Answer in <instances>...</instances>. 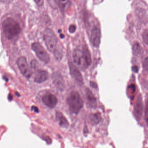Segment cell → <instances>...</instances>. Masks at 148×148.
Wrapping results in <instances>:
<instances>
[{
  "mask_svg": "<svg viewBox=\"0 0 148 148\" xmlns=\"http://www.w3.org/2000/svg\"><path fill=\"white\" fill-rule=\"evenodd\" d=\"M2 26L3 33L9 40L14 39L21 33L20 24L11 17L6 18L3 22Z\"/></svg>",
  "mask_w": 148,
  "mask_h": 148,
  "instance_id": "obj_1",
  "label": "cell"
},
{
  "mask_svg": "<svg viewBox=\"0 0 148 148\" xmlns=\"http://www.w3.org/2000/svg\"><path fill=\"white\" fill-rule=\"evenodd\" d=\"M69 110L73 114H77L83 107L84 102L78 92L73 91L70 93L67 98Z\"/></svg>",
  "mask_w": 148,
  "mask_h": 148,
  "instance_id": "obj_2",
  "label": "cell"
},
{
  "mask_svg": "<svg viewBox=\"0 0 148 148\" xmlns=\"http://www.w3.org/2000/svg\"><path fill=\"white\" fill-rule=\"evenodd\" d=\"M43 40L48 50L51 52H54L57 46V37L54 31L50 28H46L43 32Z\"/></svg>",
  "mask_w": 148,
  "mask_h": 148,
  "instance_id": "obj_3",
  "label": "cell"
},
{
  "mask_svg": "<svg viewBox=\"0 0 148 148\" xmlns=\"http://www.w3.org/2000/svg\"><path fill=\"white\" fill-rule=\"evenodd\" d=\"M31 48L36 54L37 57L42 61L46 63L49 62L50 61L49 55L41 44L38 42L34 43H32Z\"/></svg>",
  "mask_w": 148,
  "mask_h": 148,
  "instance_id": "obj_4",
  "label": "cell"
},
{
  "mask_svg": "<svg viewBox=\"0 0 148 148\" xmlns=\"http://www.w3.org/2000/svg\"><path fill=\"white\" fill-rule=\"evenodd\" d=\"M17 67L22 74L26 78H29L32 75L31 67L28 63L27 59L24 56H21L16 61Z\"/></svg>",
  "mask_w": 148,
  "mask_h": 148,
  "instance_id": "obj_5",
  "label": "cell"
},
{
  "mask_svg": "<svg viewBox=\"0 0 148 148\" xmlns=\"http://www.w3.org/2000/svg\"><path fill=\"white\" fill-rule=\"evenodd\" d=\"M52 78L53 83L56 88L60 91H63L65 89V81L61 74L59 72H55Z\"/></svg>",
  "mask_w": 148,
  "mask_h": 148,
  "instance_id": "obj_6",
  "label": "cell"
},
{
  "mask_svg": "<svg viewBox=\"0 0 148 148\" xmlns=\"http://www.w3.org/2000/svg\"><path fill=\"white\" fill-rule=\"evenodd\" d=\"M70 74L73 78L79 84L83 83L82 76L77 67L73 63H69Z\"/></svg>",
  "mask_w": 148,
  "mask_h": 148,
  "instance_id": "obj_7",
  "label": "cell"
},
{
  "mask_svg": "<svg viewBox=\"0 0 148 148\" xmlns=\"http://www.w3.org/2000/svg\"><path fill=\"white\" fill-rule=\"evenodd\" d=\"M90 40L94 47L97 48L99 47L101 43V33L99 28L95 27L92 29L90 36Z\"/></svg>",
  "mask_w": 148,
  "mask_h": 148,
  "instance_id": "obj_8",
  "label": "cell"
},
{
  "mask_svg": "<svg viewBox=\"0 0 148 148\" xmlns=\"http://www.w3.org/2000/svg\"><path fill=\"white\" fill-rule=\"evenodd\" d=\"M43 103L50 109H53L57 105L58 100L55 96L52 94L45 95L42 98Z\"/></svg>",
  "mask_w": 148,
  "mask_h": 148,
  "instance_id": "obj_9",
  "label": "cell"
},
{
  "mask_svg": "<svg viewBox=\"0 0 148 148\" xmlns=\"http://www.w3.org/2000/svg\"><path fill=\"white\" fill-rule=\"evenodd\" d=\"M73 57L76 64L79 67L82 66V68H87L84 60L82 51L79 49L75 50L73 52Z\"/></svg>",
  "mask_w": 148,
  "mask_h": 148,
  "instance_id": "obj_10",
  "label": "cell"
},
{
  "mask_svg": "<svg viewBox=\"0 0 148 148\" xmlns=\"http://www.w3.org/2000/svg\"><path fill=\"white\" fill-rule=\"evenodd\" d=\"M48 77V73L47 71L39 70L37 71L36 76L35 77V82L38 83L44 82L47 80Z\"/></svg>",
  "mask_w": 148,
  "mask_h": 148,
  "instance_id": "obj_11",
  "label": "cell"
},
{
  "mask_svg": "<svg viewBox=\"0 0 148 148\" xmlns=\"http://www.w3.org/2000/svg\"><path fill=\"white\" fill-rule=\"evenodd\" d=\"M85 96L89 106L92 108L96 107V98L94 96L92 91L89 89L87 88L85 90Z\"/></svg>",
  "mask_w": 148,
  "mask_h": 148,
  "instance_id": "obj_12",
  "label": "cell"
},
{
  "mask_svg": "<svg viewBox=\"0 0 148 148\" xmlns=\"http://www.w3.org/2000/svg\"><path fill=\"white\" fill-rule=\"evenodd\" d=\"M143 110V103L142 97L140 95L138 97L136 103L135 105L134 112L138 118H140L142 115Z\"/></svg>",
  "mask_w": 148,
  "mask_h": 148,
  "instance_id": "obj_13",
  "label": "cell"
},
{
  "mask_svg": "<svg viewBox=\"0 0 148 148\" xmlns=\"http://www.w3.org/2000/svg\"><path fill=\"white\" fill-rule=\"evenodd\" d=\"M82 53L84 63L87 67L91 64V58L88 48L86 45L84 46L83 48Z\"/></svg>",
  "mask_w": 148,
  "mask_h": 148,
  "instance_id": "obj_14",
  "label": "cell"
},
{
  "mask_svg": "<svg viewBox=\"0 0 148 148\" xmlns=\"http://www.w3.org/2000/svg\"><path fill=\"white\" fill-rule=\"evenodd\" d=\"M56 117L59 122V125L63 128H67L69 126V123L66 117L60 112H56Z\"/></svg>",
  "mask_w": 148,
  "mask_h": 148,
  "instance_id": "obj_15",
  "label": "cell"
},
{
  "mask_svg": "<svg viewBox=\"0 0 148 148\" xmlns=\"http://www.w3.org/2000/svg\"><path fill=\"white\" fill-rule=\"evenodd\" d=\"M61 11L64 13L69 5V0H55Z\"/></svg>",
  "mask_w": 148,
  "mask_h": 148,
  "instance_id": "obj_16",
  "label": "cell"
},
{
  "mask_svg": "<svg viewBox=\"0 0 148 148\" xmlns=\"http://www.w3.org/2000/svg\"><path fill=\"white\" fill-rule=\"evenodd\" d=\"M90 118L92 123L95 125L99 124L102 120L101 115L99 112L91 114L90 116Z\"/></svg>",
  "mask_w": 148,
  "mask_h": 148,
  "instance_id": "obj_17",
  "label": "cell"
},
{
  "mask_svg": "<svg viewBox=\"0 0 148 148\" xmlns=\"http://www.w3.org/2000/svg\"><path fill=\"white\" fill-rule=\"evenodd\" d=\"M133 52L135 55L141 54L142 53V48L138 43H135L133 47Z\"/></svg>",
  "mask_w": 148,
  "mask_h": 148,
  "instance_id": "obj_18",
  "label": "cell"
},
{
  "mask_svg": "<svg viewBox=\"0 0 148 148\" xmlns=\"http://www.w3.org/2000/svg\"><path fill=\"white\" fill-rule=\"evenodd\" d=\"M143 38L144 42L148 46V30H145L143 34Z\"/></svg>",
  "mask_w": 148,
  "mask_h": 148,
  "instance_id": "obj_19",
  "label": "cell"
},
{
  "mask_svg": "<svg viewBox=\"0 0 148 148\" xmlns=\"http://www.w3.org/2000/svg\"><path fill=\"white\" fill-rule=\"evenodd\" d=\"M145 120L146 124L148 127V101L146 103V109H145Z\"/></svg>",
  "mask_w": 148,
  "mask_h": 148,
  "instance_id": "obj_20",
  "label": "cell"
},
{
  "mask_svg": "<svg viewBox=\"0 0 148 148\" xmlns=\"http://www.w3.org/2000/svg\"><path fill=\"white\" fill-rule=\"evenodd\" d=\"M34 1L39 7H42L44 4V0H34Z\"/></svg>",
  "mask_w": 148,
  "mask_h": 148,
  "instance_id": "obj_21",
  "label": "cell"
},
{
  "mask_svg": "<svg viewBox=\"0 0 148 148\" xmlns=\"http://www.w3.org/2000/svg\"><path fill=\"white\" fill-rule=\"evenodd\" d=\"M76 30V27L75 25H70L69 26V30L70 33H74L75 31Z\"/></svg>",
  "mask_w": 148,
  "mask_h": 148,
  "instance_id": "obj_22",
  "label": "cell"
},
{
  "mask_svg": "<svg viewBox=\"0 0 148 148\" xmlns=\"http://www.w3.org/2000/svg\"><path fill=\"white\" fill-rule=\"evenodd\" d=\"M31 67L32 68L36 69L37 67V62L35 60H32L31 62Z\"/></svg>",
  "mask_w": 148,
  "mask_h": 148,
  "instance_id": "obj_23",
  "label": "cell"
},
{
  "mask_svg": "<svg viewBox=\"0 0 148 148\" xmlns=\"http://www.w3.org/2000/svg\"><path fill=\"white\" fill-rule=\"evenodd\" d=\"M144 67H145L146 70H147L148 73V56L145 59L144 62Z\"/></svg>",
  "mask_w": 148,
  "mask_h": 148,
  "instance_id": "obj_24",
  "label": "cell"
},
{
  "mask_svg": "<svg viewBox=\"0 0 148 148\" xmlns=\"http://www.w3.org/2000/svg\"><path fill=\"white\" fill-rule=\"evenodd\" d=\"M90 85L93 88L97 89V88H98L97 84L95 82L90 81Z\"/></svg>",
  "mask_w": 148,
  "mask_h": 148,
  "instance_id": "obj_25",
  "label": "cell"
},
{
  "mask_svg": "<svg viewBox=\"0 0 148 148\" xmlns=\"http://www.w3.org/2000/svg\"><path fill=\"white\" fill-rule=\"evenodd\" d=\"M43 139H44L45 141H46V142H47L49 143V144L51 143V142H52V140H51V139H50L49 137H48V136H43Z\"/></svg>",
  "mask_w": 148,
  "mask_h": 148,
  "instance_id": "obj_26",
  "label": "cell"
},
{
  "mask_svg": "<svg viewBox=\"0 0 148 148\" xmlns=\"http://www.w3.org/2000/svg\"><path fill=\"white\" fill-rule=\"evenodd\" d=\"M31 110L34 111L36 113H38L39 112V109L36 106H32L31 107Z\"/></svg>",
  "mask_w": 148,
  "mask_h": 148,
  "instance_id": "obj_27",
  "label": "cell"
},
{
  "mask_svg": "<svg viewBox=\"0 0 148 148\" xmlns=\"http://www.w3.org/2000/svg\"><path fill=\"white\" fill-rule=\"evenodd\" d=\"M132 70L134 71V72H135V73H136V72H138V67L137 66H134L132 67Z\"/></svg>",
  "mask_w": 148,
  "mask_h": 148,
  "instance_id": "obj_28",
  "label": "cell"
},
{
  "mask_svg": "<svg viewBox=\"0 0 148 148\" xmlns=\"http://www.w3.org/2000/svg\"><path fill=\"white\" fill-rule=\"evenodd\" d=\"M1 1L2 3H8L9 2L10 0H0Z\"/></svg>",
  "mask_w": 148,
  "mask_h": 148,
  "instance_id": "obj_29",
  "label": "cell"
},
{
  "mask_svg": "<svg viewBox=\"0 0 148 148\" xmlns=\"http://www.w3.org/2000/svg\"><path fill=\"white\" fill-rule=\"evenodd\" d=\"M60 37L62 38V39H63V38H64L65 37V35L63 34H61L60 35Z\"/></svg>",
  "mask_w": 148,
  "mask_h": 148,
  "instance_id": "obj_30",
  "label": "cell"
}]
</instances>
